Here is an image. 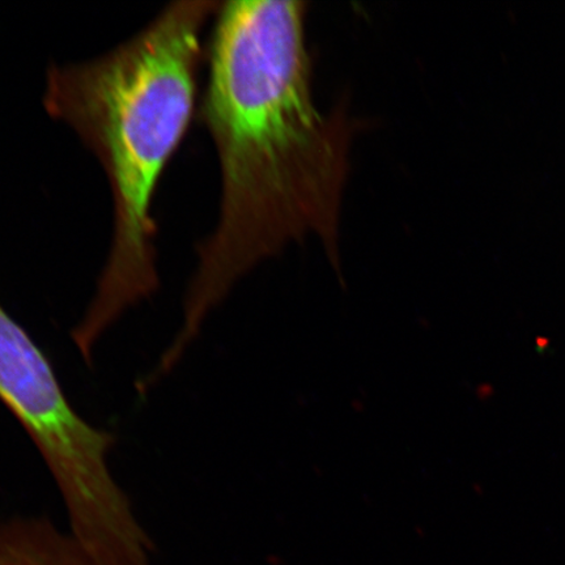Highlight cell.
<instances>
[{
  "instance_id": "6da1fadb",
  "label": "cell",
  "mask_w": 565,
  "mask_h": 565,
  "mask_svg": "<svg viewBox=\"0 0 565 565\" xmlns=\"http://www.w3.org/2000/svg\"><path fill=\"white\" fill-rule=\"evenodd\" d=\"M306 3L236 0L215 13L201 116L221 198L196 247L183 320L160 362L174 370L203 322L246 274L315 237L339 270L351 127L316 104Z\"/></svg>"
},
{
  "instance_id": "7a4b0ae2",
  "label": "cell",
  "mask_w": 565,
  "mask_h": 565,
  "mask_svg": "<svg viewBox=\"0 0 565 565\" xmlns=\"http://www.w3.org/2000/svg\"><path fill=\"white\" fill-rule=\"evenodd\" d=\"M218 6L173 2L111 51L47 70L42 97L47 115L94 154L111 196L108 256L94 298L71 333L87 362L127 310L159 291L153 201L192 124L203 31Z\"/></svg>"
},
{
  "instance_id": "3957f363",
  "label": "cell",
  "mask_w": 565,
  "mask_h": 565,
  "mask_svg": "<svg viewBox=\"0 0 565 565\" xmlns=\"http://www.w3.org/2000/svg\"><path fill=\"white\" fill-rule=\"evenodd\" d=\"M0 402L30 435L97 565H153V545L109 466L117 444L70 404L51 360L0 303Z\"/></svg>"
},
{
  "instance_id": "277c9868",
  "label": "cell",
  "mask_w": 565,
  "mask_h": 565,
  "mask_svg": "<svg viewBox=\"0 0 565 565\" xmlns=\"http://www.w3.org/2000/svg\"><path fill=\"white\" fill-rule=\"evenodd\" d=\"M0 565H96L70 533L44 518L0 524Z\"/></svg>"
}]
</instances>
